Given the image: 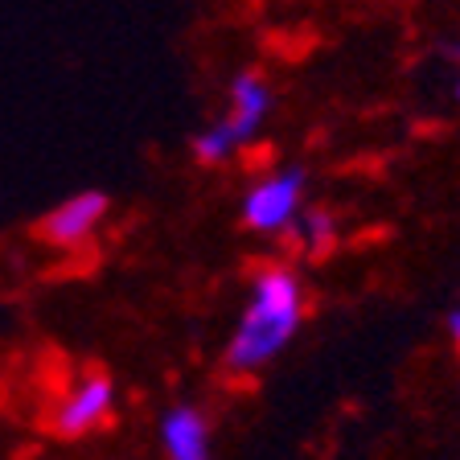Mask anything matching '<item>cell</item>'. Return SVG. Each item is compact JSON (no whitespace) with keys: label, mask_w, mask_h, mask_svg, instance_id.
I'll return each instance as SVG.
<instances>
[{"label":"cell","mask_w":460,"mask_h":460,"mask_svg":"<svg viewBox=\"0 0 460 460\" xmlns=\"http://www.w3.org/2000/svg\"><path fill=\"white\" fill-rule=\"evenodd\" d=\"M308 316V288L292 263L268 259L259 263L247 288V305L226 337L222 366L234 378H255L263 374L288 345L296 341L300 325Z\"/></svg>","instance_id":"1"},{"label":"cell","mask_w":460,"mask_h":460,"mask_svg":"<svg viewBox=\"0 0 460 460\" xmlns=\"http://www.w3.org/2000/svg\"><path fill=\"white\" fill-rule=\"evenodd\" d=\"M271 107H276V95L263 75L255 70H243V75L230 78L226 91V111L214 119L210 128H201L193 136V156L201 164H226L234 153H243L247 144H255V136L263 132Z\"/></svg>","instance_id":"2"},{"label":"cell","mask_w":460,"mask_h":460,"mask_svg":"<svg viewBox=\"0 0 460 460\" xmlns=\"http://www.w3.org/2000/svg\"><path fill=\"white\" fill-rule=\"evenodd\" d=\"M305 190H308L305 169L259 172L255 181L243 190V201H239L243 230H251L259 239H284L288 230H292V222L300 218V210L308 206Z\"/></svg>","instance_id":"3"},{"label":"cell","mask_w":460,"mask_h":460,"mask_svg":"<svg viewBox=\"0 0 460 460\" xmlns=\"http://www.w3.org/2000/svg\"><path fill=\"white\" fill-rule=\"evenodd\" d=\"M115 415V383L103 370L78 374L66 391L58 394L54 415H49V431L62 440H83L91 431L107 428Z\"/></svg>","instance_id":"4"},{"label":"cell","mask_w":460,"mask_h":460,"mask_svg":"<svg viewBox=\"0 0 460 460\" xmlns=\"http://www.w3.org/2000/svg\"><path fill=\"white\" fill-rule=\"evenodd\" d=\"M107 214H111L107 193L83 190V193H75V198H66L62 206H54V210L38 222V239L49 243V247H58V251H78L99 234Z\"/></svg>","instance_id":"5"},{"label":"cell","mask_w":460,"mask_h":460,"mask_svg":"<svg viewBox=\"0 0 460 460\" xmlns=\"http://www.w3.org/2000/svg\"><path fill=\"white\" fill-rule=\"evenodd\" d=\"M161 448L169 460H210V420L193 402H177L161 415Z\"/></svg>","instance_id":"6"},{"label":"cell","mask_w":460,"mask_h":460,"mask_svg":"<svg viewBox=\"0 0 460 460\" xmlns=\"http://www.w3.org/2000/svg\"><path fill=\"white\" fill-rule=\"evenodd\" d=\"M337 239H341V226H337V214L325 206H305L292 230L284 234V243L300 259H325L337 247Z\"/></svg>","instance_id":"7"},{"label":"cell","mask_w":460,"mask_h":460,"mask_svg":"<svg viewBox=\"0 0 460 460\" xmlns=\"http://www.w3.org/2000/svg\"><path fill=\"white\" fill-rule=\"evenodd\" d=\"M448 337H452V345H456V354H460V305L448 313Z\"/></svg>","instance_id":"8"},{"label":"cell","mask_w":460,"mask_h":460,"mask_svg":"<svg viewBox=\"0 0 460 460\" xmlns=\"http://www.w3.org/2000/svg\"><path fill=\"white\" fill-rule=\"evenodd\" d=\"M444 58H448V62H460V38L444 41Z\"/></svg>","instance_id":"9"},{"label":"cell","mask_w":460,"mask_h":460,"mask_svg":"<svg viewBox=\"0 0 460 460\" xmlns=\"http://www.w3.org/2000/svg\"><path fill=\"white\" fill-rule=\"evenodd\" d=\"M452 99L460 103V75H456V83H452Z\"/></svg>","instance_id":"10"}]
</instances>
